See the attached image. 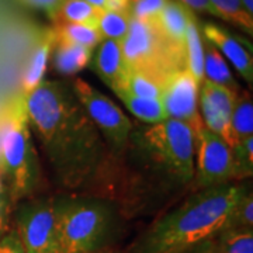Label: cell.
<instances>
[{"instance_id": "cell-1", "label": "cell", "mask_w": 253, "mask_h": 253, "mask_svg": "<svg viewBox=\"0 0 253 253\" xmlns=\"http://www.w3.org/2000/svg\"><path fill=\"white\" fill-rule=\"evenodd\" d=\"M31 132L45 155L55 180L76 190L90 183L109 148L65 81H44L27 99Z\"/></svg>"}, {"instance_id": "cell-2", "label": "cell", "mask_w": 253, "mask_h": 253, "mask_svg": "<svg viewBox=\"0 0 253 253\" xmlns=\"http://www.w3.org/2000/svg\"><path fill=\"white\" fill-rule=\"evenodd\" d=\"M246 190L236 181L196 190L145 232L134 253H184L215 238Z\"/></svg>"}, {"instance_id": "cell-3", "label": "cell", "mask_w": 253, "mask_h": 253, "mask_svg": "<svg viewBox=\"0 0 253 253\" xmlns=\"http://www.w3.org/2000/svg\"><path fill=\"white\" fill-rule=\"evenodd\" d=\"M0 168L11 203L31 196L40 181L26 99L14 94L0 111Z\"/></svg>"}, {"instance_id": "cell-4", "label": "cell", "mask_w": 253, "mask_h": 253, "mask_svg": "<svg viewBox=\"0 0 253 253\" xmlns=\"http://www.w3.org/2000/svg\"><path fill=\"white\" fill-rule=\"evenodd\" d=\"M56 201L61 253L104 251L113 226V208L101 200L61 197Z\"/></svg>"}, {"instance_id": "cell-5", "label": "cell", "mask_w": 253, "mask_h": 253, "mask_svg": "<svg viewBox=\"0 0 253 253\" xmlns=\"http://www.w3.org/2000/svg\"><path fill=\"white\" fill-rule=\"evenodd\" d=\"M121 49L128 72L145 73L166 82L169 75L186 68V51L173 45L165 37L158 18L131 17Z\"/></svg>"}, {"instance_id": "cell-6", "label": "cell", "mask_w": 253, "mask_h": 253, "mask_svg": "<svg viewBox=\"0 0 253 253\" xmlns=\"http://www.w3.org/2000/svg\"><path fill=\"white\" fill-rule=\"evenodd\" d=\"M141 141L146 154L173 180L183 186L193 181L194 134L189 126L166 118L142 129Z\"/></svg>"}, {"instance_id": "cell-7", "label": "cell", "mask_w": 253, "mask_h": 253, "mask_svg": "<svg viewBox=\"0 0 253 253\" xmlns=\"http://www.w3.org/2000/svg\"><path fill=\"white\" fill-rule=\"evenodd\" d=\"M71 87L93 124L97 126L109 152L121 154L132 135V121L113 100L81 78L73 79Z\"/></svg>"}, {"instance_id": "cell-8", "label": "cell", "mask_w": 253, "mask_h": 253, "mask_svg": "<svg viewBox=\"0 0 253 253\" xmlns=\"http://www.w3.org/2000/svg\"><path fill=\"white\" fill-rule=\"evenodd\" d=\"M26 253H61L55 199L30 200L16 214V228Z\"/></svg>"}, {"instance_id": "cell-9", "label": "cell", "mask_w": 253, "mask_h": 253, "mask_svg": "<svg viewBox=\"0 0 253 253\" xmlns=\"http://www.w3.org/2000/svg\"><path fill=\"white\" fill-rule=\"evenodd\" d=\"M232 181V151L221 136L203 126L194 132V189Z\"/></svg>"}, {"instance_id": "cell-10", "label": "cell", "mask_w": 253, "mask_h": 253, "mask_svg": "<svg viewBox=\"0 0 253 253\" xmlns=\"http://www.w3.org/2000/svg\"><path fill=\"white\" fill-rule=\"evenodd\" d=\"M199 91V82L184 68L168 76L161 97L168 118L184 123L193 134L204 126L200 116Z\"/></svg>"}, {"instance_id": "cell-11", "label": "cell", "mask_w": 253, "mask_h": 253, "mask_svg": "<svg viewBox=\"0 0 253 253\" xmlns=\"http://www.w3.org/2000/svg\"><path fill=\"white\" fill-rule=\"evenodd\" d=\"M204 40L217 48L221 55L236 69L246 83H253L252 46H246L244 40L232 36L214 23H204L201 27Z\"/></svg>"}, {"instance_id": "cell-12", "label": "cell", "mask_w": 253, "mask_h": 253, "mask_svg": "<svg viewBox=\"0 0 253 253\" xmlns=\"http://www.w3.org/2000/svg\"><path fill=\"white\" fill-rule=\"evenodd\" d=\"M91 68L106 86L117 93L126 78V66L123 58L121 41L103 40L91 58Z\"/></svg>"}, {"instance_id": "cell-13", "label": "cell", "mask_w": 253, "mask_h": 253, "mask_svg": "<svg viewBox=\"0 0 253 253\" xmlns=\"http://www.w3.org/2000/svg\"><path fill=\"white\" fill-rule=\"evenodd\" d=\"M55 42H56V34H55L54 27L45 28L38 37L34 49L30 54L24 73H23L20 94L24 99H27L28 96L45 81L44 76H45Z\"/></svg>"}, {"instance_id": "cell-14", "label": "cell", "mask_w": 253, "mask_h": 253, "mask_svg": "<svg viewBox=\"0 0 253 253\" xmlns=\"http://www.w3.org/2000/svg\"><path fill=\"white\" fill-rule=\"evenodd\" d=\"M194 11L187 9L177 0H168L165 9L158 17V23L165 37L180 49L186 51V33Z\"/></svg>"}, {"instance_id": "cell-15", "label": "cell", "mask_w": 253, "mask_h": 253, "mask_svg": "<svg viewBox=\"0 0 253 253\" xmlns=\"http://www.w3.org/2000/svg\"><path fill=\"white\" fill-rule=\"evenodd\" d=\"M91 58L93 49L62 40H56L51 54L54 69L63 76H71L83 71L90 65Z\"/></svg>"}, {"instance_id": "cell-16", "label": "cell", "mask_w": 253, "mask_h": 253, "mask_svg": "<svg viewBox=\"0 0 253 253\" xmlns=\"http://www.w3.org/2000/svg\"><path fill=\"white\" fill-rule=\"evenodd\" d=\"M186 69L201 84L204 81V38L196 14L190 18L186 33Z\"/></svg>"}, {"instance_id": "cell-17", "label": "cell", "mask_w": 253, "mask_h": 253, "mask_svg": "<svg viewBox=\"0 0 253 253\" xmlns=\"http://www.w3.org/2000/svg\"><path fill=\"white\" fill-rule=\"evenodd\" d=\"M204 79L229 87L235 91L241 90L238 82L234 79V75L229 69L226 59L207 40H204Z\"/></svg>"}, {"instance_id": "cell-18", "label": "cell", "mask_w": 253, "mask_h": 253, "mask_svg": "<svg viewBox=\"0 0 253 253\" xmlns=\"http://www.w3.org/2000/svg\"><path fill=\"white\" fill-rule=\"evenodd\" d=\"M231 128L236 144L248 136H253V97L252 93L246 89L238 91L231 116Z\"/></svg>"}, {"instance_id": "cell-19", "label": "cell", "mask_w": 253, "mask_h": 253, "mask_svg": "<svg viewBox=\"0 0 253 253\" xmlns=\"http://www.w3.org/2000/svg\"><path fill=\"white\" fill-rule=\"evenodd\" d=\"M116 96L126 104L131 114H134L138 120L144 121L148 126L161 123L168 118L161 100L142 99L132 96L126 91H118Z\"/></svg>"}, {"instance_id": "cell-20", "label": "cell", "mask_w": 253, "mask_h": 253, "mask_svg": "<svg viewBox=\"0 0 253 253\" xmlns=\"http://www.w3.org/2000/svg\"><path fill=\"white\" fill-rule=\"evenodd\" d=\"M101 9L94 7L86 0H65L56 14L54 24L58 23H75L97 27Z\"/></svg>"}, {"instance_id": "cell-21", "label": "cell", "mask_w": 253, "mask_h": 253, "mask_svg": "<svg viewBox=\"0 0 253 253\" xmlns=\"http://www.w3.org/2000/svg\"><path fill=\"white\" fill-rule=\"evenodd\" d=\"M56 40L68 41L76 45H82L94 49L103 41L97 27L86 26V24H75V23H58L54 26Z\"/></svg>"}, {"instance_id": "cell-22", "label": "cell", "mask_w": 253, "mask_h": 253, "mask_svg": "<svg viewBox=\"0 0 253 253\" xmlns=\"http://www.w3.org/2000/svg\"><path fill=\"white\" fill-rule=\"evenodd\" d=\"M217 11L218 18L225 20L234 27L253 36V16L249 14L239 0H208Z\"/></svg>"}, {"instance_id": "cell-23", "label": "cell", "mask_w": 253, "mask_h": 253, "mask_svg": "<svg viewBox=\"0 0 253 253\" xmlns=\"http://www.w3.org/2000/svg\"><path fill=\"white\" fill-rule=\"evenodd\" d=\"M165 82L156 79L151 75H145L139 72H128L123 87L118 91H126L136 97L142 99L161 100ZM117 91V93H118ZM116 93V94H117Z\"/></svg>"}, {"instance_id": "cell-24", "label": "cell", "mask_w": 253, "mask_h": 253, "mask_svg": "<svg viewBox=\"0 0 253 253\" xmlns=\"http://www.w3.org/2000/svg\"><path fill=\"white\" fill-rule=\"evenodd\" d=\"M131 24V13H120L103 10L97 21V30L103 40H116L123 41L126 36Z\"/></svg>"}, {"instance_id": "cell-25", "label": "cell", "mask_w": 253, "mask_h": 253, "mask_svg": "<svg viewBox=\"0 0 253 253\" xmlns=\"http://www.w3.org/2000/svg\"><path fill=\"white\" fill-rule=\"evenodd\" d=\"M232 181L251 179L253 176V136H248L231 148Z\"/></svg>"}, {"instance_id": "cell-26", "label": "cell", "mask_w": 253, "mask_h": 253, "mask_svg": "<svg viewBox=\"0 0 253 253\" xmlns=\"http://www.w3.org/2000/svg\"><path fill=\"white\" fill-rule=\"evenodd\" d=\"M215 238L219 253H253V229H222Z\"/></svg>"}, {"instance_id": "cell-27", "label": "cell", "mask_w": 253, "mask_h": 253, "mask_svg": "<svg viewBox=\"0 0 253 253\" xmlns=\"http://www.w3.org/2000/svg\"><path fill=\"white\" fill-rule=\"evenodd\" d=\"M224 229H253V191L251 187L238 200Z\"/></svg>"}, {"instance_id": "cell-28", "label": "cell", "mask_w": 253, "mask_h": 253, "mask_svg": "<svg viewBox=\"0 0 253 253\" xmlns=\"http://www.w3.org/2000/svg\"><path fill=\"white\" fill-rule=\"evenodd\" d=\"M168 0H136L131 3V17L136 20H154L165 9Z\"/></svg>"}, {"instance_id": "cell-29", "label": "cell", "mask_w": 253, "mask_h": 253, "mask_svg": "<svg viewBox=\"0 0 253 253\" xmlns=\"http://www.w3.org/2000/svg\"><path fill=\"white\" fill-rule=\"evenodd\" d=\"M16 1L18 4L30 7V9L44 11L51 21H55L56 14L65 0H16Z\"/></svg>"}, {"instance_id": "cell-30", "label": "cell", "mask_w": 253, "mask_h": 253, "mask_svg": "<svg viewBox=\"0 0 253 253\" xmlns=\"http://www.w3.org/2000/svg\"><path fill=\"white\" fill-rule=\"evenodd\" d=\"M10 200L9 190L6 184L0 186V239L9 232V217H10Z\"/></svg>"}, {"instance_id": "cell-31", "label": "cell", "mask_w": 253, "mask_h": 253, "mask_svg": "<svg viewBox=\"0 0 253 253\" xmlns=\"http://www.w3.org/2000/svg\"><path fill=\"white\" fill-rule=\"evenodd\" d=\"M0 253H26L16 229L9 231L0 239Z\"/></svg>"}, {"instance_id": "cell-32", "label": "cell", "mask_w": 253, "mask_h": 253, "mask_svg": "<svg viewBox=\"0 0 253 253\" xmlns=\"http://www.w3.org/2000/svg\"><path fill=\"white\" fill-rule=\"evenodd\" d=\"M94 7L101 10H110V11H120L126 13L131 10V1L129 0H86Z\"/></svg>"}, {"instance_id": "cell-33", "label": "cell", "mask_w": 253, "mask_h": 253, "mask_svg": "<svg viewBox=\"0 0 253 253\" xmlns=\"http://www.w3.org/2000/svg\"><path fill=\"white\" fill-rule=\"evenodd\" d=\"M177 1H180L181 4H184L187 9L194 13H203V14H208V16L218 18L217 11L210 4L208 0H177Z\"/></svg>"}, {"instance_id": "cell-34", "label": "cell", "mask_w": 253, "mask_h": 253, "mask_svg": "<svg viewBox=\"0 0 253 253\" xmlns=\"http://www.w3.org/2000/svg\"><path fill=\"white\" fill-rule=\"evenodd\" d=\"M184 253H219L217 244V238H212V239H208L203 244L197 245L194 248H191L189 251H186Z\"/></svg>"}, {"instance_id": "cell-35", "label": "cell", "mask_w": 253, "mask_h": 253, "mask_svg": "<svg viewBox=\"0 0 253 253\" xmlns=\"http://www.w3.org/2000/svg\"><path fill=\"white\" fill-rule=\"evenodd\" d=\"M241 3H242V6L245 7V10L249 13V14H252L253 16V0H239Z\"/></svg>"}, {"instance_id": "cell-36", "label": "cell", "mask_w": 253, "mask_h": 253, "mask_svg": "<svg viewBox=\"0 0 253 253\" xmlns=\"http://www.w3.org/2000/svg\"><path fill=\"white\" fill-rule=\"evenodd\" d=\"M4 184V177H3V172H1V168H0V186Z\"/></svg>"}, {"instance_id": "cell-37", "label": "cell", "mask_w": 253, "mask_h": 253, "mask_svg": "<svg viewBox=\"0 0 253 253\" xmlns=\"http://www.w3.org/2000/svg\"><path fill=\"white\" fill-rule=\"evenodd\" d=\"M129 1H131V3H134V1H136V0H129Z\"/></svg>"}, {"instance_id": "cell-38", "label": "cell", "mask_w": 253, "mask_h": 253, "mask_svg": "<svg viewBox=\"0 0 253 253\" xmlns=\"http://www.w3.org/2000/svg\"><path fill=\"white\" fill-rule=\"evenodd\" d=\"M99 253H106V252H104V251H101V252H99Z\"/></svg>"}]
</instances>
